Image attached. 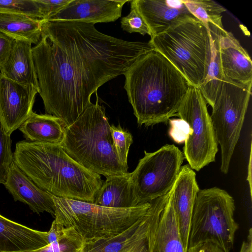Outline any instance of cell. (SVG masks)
Here are the masks:
<instances>
[{"label":"cell","mask_w":252,"mask_h":252,"mask_svg":"<svg viewBox=\"0 0 252 252\" xmlns=\"http://www.w3.org/2000/svg\"><path fill=\"white\" fill-rule=\"evenodd\" d=\"M169 122L171 127L169 134L170 137L177 143L185 142L190 132L188 123L181 119L170 120Z\"/></svg>","instance_id":"31"},{"label":"cell","mask_w":252,"mask_h":252,"mask_svg":"<svg viewBox=\"0 0 252 252\" xmlns=\"http://www.w3.org/2000/svg\"><path fill=\"white\" fill-rule=\"evenodd\" d=\"M70 0H37L44 16V21L56 13Z\"/></svg>","instance_id":"32"},{"label":"cell","mask_w":252,"mask_h":252,"mask_svg":"<svg viewBox=\"0 0 252 252\" xmlns=\"http://www.w3.org/2000/svg\"><path fill=\"white\" fill-rule=\"evenodd\" d=\"M110 127L105 108L97 100L65 127L60 145L80 165L106 178L127 173L117 156Z\"/></svg>","instance_id":"4"},{"label":"cell","mask_w":252,"mask_h":252,"mask_svg":"<svg viewBox=\"0 0 252 252\" xmlns=\"http://www.w3.org/2000/svg\"><path fill=\"white\" fill-rule=\"evenodd\" d=\"M93 203L113 208H129L138 205L131 183L130 173L106 177Z\"/></svg>","instance_id":"21"},{"label":"cell","mask_w":252,"mask_h":252,"mask_svg":"<svg viewBox=\"0 0 252 252\" xmlns=\"http://www.w3.org/2000/svg\"><path fill=\"white\" fill-rule=\"evenodd\" d=\"M134 2L150 29L151 38L165 31L178 19L192 15L183 0H134Z\"/></svg>","instance_id":"18"},{"label":"cell","mask_w":252,"mask_h":252,"mask_svg":"<svg viewBox=\"0 0 252 252\" xmlns=\"http://www.w3.org/2000/svg\"><path fill=\"white\" fill-rule=\"evenodd\" d=\"M55 220L73 227L86 243L113 237L128 228L147 212L150 202L129 208H113L53 195Z\"/></svg>","instance_id":"6"},{"label":"cell","mask_w":252,"mask_h":252,"mask_svg":"<svg viewBox=\"0 0 252 252\" xmlns=\"http://www.w3.org/2000/svg\"><path fill=\"white\" fill-rule=\"evenodd\" d=\"M0 13L22 14L44 20L37 0H0Z\"/></svg>","instance_id":"27"},{"label":"cell","mask_w":252,"mask_h":252,"mask_svg":"<svg viewBox=\"0 0 252 252\" xmlns=\"http://www.w3.org/2000/svg\"><path fill=\"white\" fill-rule=\"evenodd\" d=\"M18 129L28 141L61 144L65 127L61 120L56 116L32 112Z\"/></svg>","instance_id":"22"},{"label":"cell","mask_w":252,"mask_h":252,"mask_svg":"<svg viewBox=\"0 0 252 252\" xmlns=\"http://www.w3.org/2000/svg\"><path fill=\"white\" fill-rule=\"evenodd\" d=\"M48 244L47 232L30 228L0 215V252H28Z\"/></svg>","instance_id":"19"},{"label":"cell","mask_w":252,"mask_h":252,"mask_svg":"<svg viewBox=\"0 0 252 252\" xmlns=\"http://www.w3.org/2000/svg\"><path fill=\"white\" fill-rule=\"evenodd\" d=\"M43 21L25 15L0 13V32L36 45L41 39Z\"/></svg>","instance_id":"23"},{"label":"cell","mask_w":252,"mask_h":252,"mask_svg":"<svg viewBox=\"0 0 252 252\" xmlns=\"http://www.w3.org/2000/svg\"><path fill=\"white\" fill-rule=\"evenodd\" d=\"M207 104L200 90L190 86L177 114L189 126L190 132L185 142L183 154L190 168L197 171L215 161L218 151Z\"/></svg>","instance_id":"10"},{"label":"cell","mask_w":252,"mask_h":252,"mask_svg":"<svg viewBox=\"0 0 252 252\" xmlns=\"http://www.w3.org/2000/svg\"><path fill=\"white\" fill-rule=\"evenodd\" d=\"M3 185L15 201L26 204L34 213L46 212L54 216L53 195L38 187L14 161L9 167Z\"/></svg>","instance_id":"17"},{"label":"cell","mask_w":252,"mask_h":252,"mask_svg":"<svg viewBox=\"0 0 252 252\" xmlns=\"http://www.w3.org/2000/svg\"><path fill=\"white\" fill-rule=\"evenodd\" d=\"M199 190L195 172L189 164L182 166L170 190L169 199L178 223L185 252L188 249L192 213Z\"/></svg>","instance_id":"13"},{"label":"cell","mask_w":252,"mask_h":252,"mask_svg":"<svg viewBox=\"0 0 252 252\" xmlns=\"http://www.w3.org/2000/svg\"><path fill=\"white\" fill-rule=\"evenodd\" d=\"M235 210L233 198L225 190L217 187L200 189L193 208L188 248L211 242L230 252L238 229Z\"/></svg>","instance_id":"7"},{"label":"cell","mask_w":252,"mask_h":252,"mask_svg":"<svg viewBox=\"0 0 252 252\" xmlns=\"http://www.w3.org/2000/svg\"><path fill=\"white\" fill-rule=\"evenodd\" d=\"M39 42L32 47L38 92L46 114L64 127L92 104L104 84L124 75L155 49L148 42L119 39L79 21H44Z\"/></svg>","instance_id":"1"},{"label":"cell","mask_w":252,"mask_h":252,"mask_svg":"<svg viewBox=\"0 0 252 252\" xmlns=\"http://www.w3.org/2000/svg\"><path fill=\"white\" fill-rule=\"evenodd\" d=\"M170 193L151 202L147 213L122 232L86 243L83 252H149L148 237L152 220L158 209L167 202Z\"/></svg>","instance_id":"11"},{"label":"cell","mask_w":252,"mask_h":252,"mask_svg":"<svg viewBox=\"0 0 252 252\" xmlns=\"http://www.w3.org/2000/svg\"><path fill=\"white\" fill-rule=\"evenodd\" d=\"M13 161L10 135L5 132L0 123V184L5 183Z\"/></svg>","instance_id":"29"},{"label":"cell","mask_w":252,"mask_h":252,"mask_svg":"<svg viewBox=\"0 0 252 252\" xmlns=\"http://www.w3.org/2000/svg\"><path fill=\"white\" fill-rule=\"evenodd\" d=\"M14 39L0 32V67L7 59Z\"/></svg>","instance_id":"33"},{"label":"cell","mask_w":252,"mask_h":252,"mask_svg":"<svg viewBox=\"0 0 252 252\" xmlns=\"http://www.w3.org/2000/svg\"><path fill=\"white\" fill-rule=\"evenodd\" d=\"M148 248L149 252H185L169 197L154 217L149 231Z\"/></svg>","instance_id":"16"},{"label":"cell","mask_w":252,"mask_h":252,"mask_svg":"<svg viewBox=\"0 0 252 252\" xmlns=\"http://www.w3.org/2000/svg\"><path fill=\"white\" fill-rule=\"evenodd\" d=\"M239 252H252V229L250 228L248 235L241 247Z\"/></svg>","instance_id":"35"},{"label":"cell","mask_w":252,"mask_h":252,"mask_svg":"<svg viewBox=\"0 0 252 252\" xmlns=\"http://www.w3.org/2000/svg\"><path fill=\"white\" fill-rule=\"evenodd\" d=\"M187 252H224L219 246L211 242H204L189 248Z\"/></svg>","instance_id":"34"},{"label":"cell","mask_w":252,"mask_h":252,"mask_svg":"<svg viewBox=\"0 0 252 252\" xmlns=\"http://www.w3.org/2000/svg\"><path fill=\"white\" fill-rule=\"evenodd\" d=\"M128 0H70L46 21H79L94 25L114 22L121 16Z\"/></svg>","instance_id":"14"},{"label":"cell","mask_w":252,"mask_h":252,"mask_svg":"<svg viewBox=\"0 0 252 252\" xmlns=\"http://www.w3.org/2000/svg\"><path fill=\"white\" fill-rule=\"evenodd\" d=\"M13 158L38 187L58 197L93 203L103 183L100 175L78 163L60 144L21 141Z\"/></svg>","instance_id":"3"},{"label":"cell","mask_w":252,"mask_h":252,"mask_svg":"<svg viewBox=\"0 0 252 252\" xmlns=\"http://www.w3.org/2000/svg\"><path fill=\"white\" fill-rule=\"evenodd\" d=\"M211 34L192 15L176 21L149 41L187 79L199 88L204 80L211 58Z\"/></svg>","instance_id":"5"},{"label":"cell","mask_w":252,"mask_h":252,"mask_svg":"<svg viewBox=\"0 0 252 252\" xmlns=\"http://www.w3.org/2000/svg\"><path fill=\"white\" fill-rule=\"evenodd\" d=\"M113 144L121 163L126 167L127 165V156L130 145L133 143L131 134L123 128L120 125L111 126Z\"/></svg>","instance_id":"28"},{"label":"cell","mask_w":252,"mask_h":252,"mask_svg":"<svg viewBox=\"0 0 252 252\" xmlns=\"http://www.w3.org/2000/svg\"><path fill=\"white\" fill-rule=\"evenodd\" d=\"M220 67L224 80L252 87V62L246 50L231 32L225 31L219 37Z\"/></svg>","instance_id":"15"},{"label":"cell","mask_w":252,"mask_h":252,"mask_svg":"<svg viewBox=\"0 0 252 252\" xmlns=\"http://www.w3.org/2000/svg\"><path fill=\"white\" fill-rule=\"evenodd\" d=\"M130 12L122 18L121 28L124 31L129 33L137 32L142 35L147 34L151 36L150 29L138 12L134 0H130Z\"/></svg>","instance_id":"30"},{"label":"cell","mask_w":252,"mask_h":252,"mask_svg":"<svg viewBox=\"0 0 252 252\" xmlns=\"http://www.w3.org/2000/svg\"><path fill=\"white\" fill-rule=\"evenodd\" d=\"M252 87L224 80L210 116L218 144L221 149L220 170L228 173L252 94Z\"/></svg>","instance_id":"8"},{"label":"cell","mask_w":252,"mask_h":252,"mask_svg":"<svg viewBox=\"0 0 252 252\" xmlns=\"http://www.w3.org/2000/svg\"><path fill=\"white\" fill-rule=\"evenodd\" d=\"M211 34V58L207 75L199 87L207 103L213 106L224 78L222 74L219 51V37L216 33Z\"/></svg>","instance_id":"25"},{"label":"cell","mask_w":252,"mask_h":252,"mask_svg":"<svg viewBox=\"0 0 252 252\" xmlns=\"http://www.w3.org/2000/svg\"><path fill=\"white\" fill-rule=\"evenodd\" d=\"M63 235L57 241L28 252H83L86 242L73 227H65Z\"/></svg>","instance_id":"26"},{"label":"cell","mask_w":252,"mask_h":252,"mask_svg":"<svg viewBox=\"0 0 252 252\" xmlns=\"http://www.w3.org/2000/svg\"><path fill=\"white\" fill-rule=\"evenodd\" d=\"M38 90L11 80L0 73V123L11 135L32 113Z\"/></svg>","instance_id":"12"},{"label":"cell","mask_w":252,"mask_h":252,"mask_svg":"<svg viewBox=\"0 0 252 252\" xmlns=\"http://www.w3.org/2000/svg\"><path fill=\"white\" fill-rule=\"evenodd\" d=\"M0 73L11 80L34 86L38 92L32 43L14 39L7 59L0 67Z\"/></svg>","instance_id":"20"},{"label":"cell","mask_w":252,"mask_h":252,"mask_svg":"<svg viewBox=\"0 0 252 252\" xmlns=\"http://www.w3.org/2000/svg\"><path fill=\"white\" fill-rule=\"evenodd\" d=\"M190 14L201 22L211 32L220 34L226 30L222 23V13L226 9L213 0H183Z\"/></svg>","instance_id":"24"},{"label":"cell","mask_w":252,"mask_h":252,"mask_svg":"<svg viewBox=\"0 0 252 252\" xmlns=\"http://www.w3.org/2000/svg\"><path fill=\"white\" fill-rule=\"evenodd\" d=\"M124 75V89L140 126L165 123L177 116L191 86L155 49L138 59Z\"/></svg>","instance_id":"2"},{"label":"cell","mask_w":252,"mask_h":252,"mask_svg":"<svg viewBox=\"0 0 252 252\" xmlns=\"http://www.w3.org/2000/svg\"><path fill=\"white\" fill-rule=\"evenodd\" d=\"M183 153L173 144L154 152L144 151L134 171L131 183L137 205L150 203L168 193L180 173Z\"/></svg>","instance_id":"9"}]
</instances>
